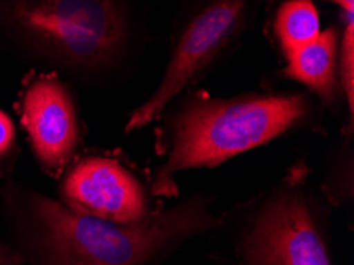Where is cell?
Wrapping results in <instances>:
<instances>
[{"instance_id": "13", "label": "cell", "mask_w": 354, "mask_h": 265, "mask_svg": "<svg viewBox=\"0 0 354 265\" xmlns=\"http://www.w3.org/2000/svg\"><path fill=\"white\" fill-rule=\"evenodd\" d=\"M326 2L335 3L343 15H353L354 13V0H326Z\"/></svg>"}, {"instance_id": "12", "label": "cell", "mask_w": 354, "mask_h": 265, "mask_svg": "<svg viewBox=\"0 0 354 265\" xmlns=\"http://www.w3.org/2000/svg\"><path fill=\"white\" fill-rule=\"evenodd\" d=\"M24 259L12 246L0 241V265H23Z\"/></svg>"}, {"instance_id": "10", "label": "cell", "mask_w": 354, "mask_h": 265, "mask_svg": "<svg viewBox=\"0 0 354 265\" xmlns=\"http://www.w3.org/2000/svg\"><path fill=\"white\" fill-rule=\"evenodd\" d=\"M339 50V77L343 99L346 102L350 122L354 116V13L343 15Z\"/></svg>"}, {"instance_id": "9", "label": "cell", "mask_w": 354, "mask_h": 265, "mask_svg": "<svg viewBox=\"0 0 354 265\" xmlns=\"http://www.w3.org/2000/svg\"><path fill=\"white\" fill-rule=\"evenodd\" d=\"M321 15L313 0H284L273 18V37L284 57L321 34Z\"/></svg>"}, {"instance_id": "8", "label": "cell", "mask_w": 354, "mask_h": 265, "mask_svg": "<svg viewBox=\"0 0 354 265\" xmlns=\"http://www.w3.org/2000/svg\"><path fill=\"white\" fill-rule=\"evenodd\" d=\"M342 27L329 26L308 45L289 54L281 70L284 78L307 88L327 105H337L343 97L339 77Z\"/></svg>"}, {"instance_id": "2", "label": "cell", "mask_w": 354, "mask_h": 265, "mask_svg": "<svg viewBox=\"0 0 354 265\" xmlns=\"http://www.w3.org/2000/svg\"><path fill=\"white\" fill-rule=\"evenodd\" d=\"M313 118V99L302 93L186 97L164 132L165 161L153 178L151 192L175 196L178 173L216 167L304 127Z\"/></svg>"}, {"instance_id": "4", "label": "cell", "mask_w": 354, "mask_h": 265, "mask_svg": "<svg viewBox=\"0 0 354 265\" xmlns=\"http://www.w3.org/2000/svg\"><path fill=\"white\" fill-rule=\"evenodd\" d=\"M266 0H186L171 30L169 61L158 88L129 116L126 132L148 126L176 95L226 57Z\"/></svg>"}, {"instance_id": "1", "label": "cell", "mask_w": 354, "mask_h": 265, "mask_svg": "<svg viewBox=\"0 0 354 265\" xmlns=\"http://www.w3.org/2000/svg\"><path fill=\"white\" fill-rule=\"evenodd\" d=\"M140 43L129 0H0V50L71 77L104 81Z\"/></svg>"}, {"instance_id": "6", "label": "cell", "mask_w": 354, "mask_h": 265, "mask_svg": "<svg viewBox=\"0 0 354 265\" xmlns=\"http://www.w3.org/2000/svg\"><path fill=\"white\" fill-rule=\"evenodd\" d=\"M61 203L73 212L121 224L151 219L148 192L143 183L120 161L89 156L64 173Z\"/></svg>"}, {"instance_id": "5", "label": "cell", "mask_w": 354, "mask_h": 265, "mask_svg": "<svg viewBox=\"0 0 354 265\" xmlns=\"http://www.w3.org/2000/svg\"><path fill=\"white\" fill-rule=\"evenodd\" d=\"M307 170H292L250 214L237 245L241 265H332L323 213Z\"/></svg>"}, {"instance_id": "11", "label": "cell", "mask_w": 354, "mask_h": 265, "mask_svg": "<svg viewBox=\"0 0 354 265\" xmlns=\"http://www.w3.org/2000/svg\"><path fill=\"white\" fill-rule=\"evenodd\" d=\"M19 154L18 134L7 113L0 108V176L12 172Z\"/></svg>"}, {"instance_id": "3", "label": "cell", "mask_w": 354, "mask_h": 265, "mask_svg": "<svg viewBox=\"0 0 354 265\" xmlns=\"http://www.w3.org/2000/svg\"><path fill=\"white\" fill-rule=\"evenodd\" d=\"M26 203L45 265H154L218 224L205 197L186 199L140 224L86 216L35 192L26 196Z\"/></svg>"}, {"instance_id": "7", "label": "cell", "mask_w": 354, "mask_h": 265, "mask_svg": "<svg viewBox=\"0 0 354 265\" xmlns=\"http://www.w3.org/2000/svg\"><path fill=\"white\" fill-rule=\"evenodd\" d=\"M19 111L41 169L61 176L82 143V124L72 89L57 73H37L26 84Z\"/></svg>"}]
</instances>
